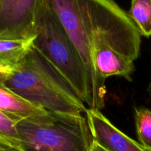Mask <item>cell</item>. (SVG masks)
<instances>
[{
  "label": "cell",
  "instance_id": "obj_1",
  "mask_svg": "<svg viewBox=\"0 0 151 151\" xmlns=\"http://www.w3.org/2000/svg\"><path fill=\"white\" fill-rule=\"evenodd\" d=\"M75 44L85 66L91 94V109L106 105V82L97 74L94 55L110 48L135 61L141 34L128 12L114 0H48Z\"/></svg>",
  "mask_w": 151,
  "mask_h": 151
},
{
  "label": "cell",
  "instance_id": "obj_2",
  "mask_svg": "<svg viewBox=\"0 0 151 151\" xmlns=\"http://www.w3.org/2000/svg\"><path fill=\"white\" fill-rule=\"evenodd\" d=\"M5 84L12 91L47 111L83 114L88 108L68 80L33 45Z\"/></svg>",
  "mask_w": 151,
  "mask_h": 151
},
{
  "label": "cell",
  "instance_id": "obj_3",
  "mask_svg": "<svg viewBox=\"0 0 151 151\" xmlns=\"http://www.w3.org/2000/svg\"><path fill=\"white\" fill-rule=\"evenodd\" d=\"M34 32V46L68 80L81 100L91 109L92 100L85 66L48 0L37 1Z\"/></svg>",
  "mask_w": 151,
  "mask_h": 151
},
{
  "label": "cell",
  "instance_id": "obj_4",
  "mask_svg": "<svg viewBox=\"0 0 151 151\" xmlns=\"http://www.w3.org/2000/svg\"><path fill=\"white\" fill-rule=\"evenodd\" d=\"M16 128L20 151H91L94 142L83 114L47 111Z\"/></svg>",
  "mask_w": 151,
  "mask_h": 151
},
{
  "label": "cell",
  "instance_id": "obj_5",
  "mask_svg": "<svg viewBox=\"0 0 151 151\" xmlns=\"http://www.w3.org/2000/svg\"><path fill=\"white\" fill-rule=\"evenodd\" d=\"M38 0H0V39L32 38Z\"/></svg>",
  "mask_w": 151,
  "mask_h": 151
},
{
  "label": "cell",
  "instance_id": "obj_6",
  "mask_svg": "<svg viewBox=\"0 0 151 151\" xmlns=\"http://www.w3.org/2000/svg\"><path fill=\"white\" fill-rule=\"evenodd\" d=\"M86 117L94 140L109 151H148L118 129L100 111L88 109Z\"/></svg>",
  "mask_w": 151,
  "mask_h": 151
},
{
  "label": "cell",
  "instance_id": "obj_7",
  "mask_svg": "<svg viewBox=\"0 0 151 151\" xmlns=\"http://www.w3.org/2000/svg\"><path fill=\"white\" fill-rule=\"evenodd\" d=\"M6 75L0 73V111L17 123L43 115L47 111L34 106L12 91L5 84Z\"/></svg>",
  "mask_w": 151,
  "mask_h": 151
},
{
  "label": "cell",
  "instance_id": "obj_8",
  "mask_svg": "<svg viewBox=\"0 0 151 151\" xmlns=\"http://www.w3.org/2000/svg\"><path fill=\"white\" fill-rule=\"evenodd\" d=\"M96 70L100 78L106 82L110 77H122L131 81L135 70L134 61L110 48L97 50L94 55Z\"/></svg>",
  "mask_w": 151,
  "mask_h": 151
},
{
  "label": "cell",
  "instance_id": "obj_9",
  "mask_svg": "<svg viewBox=\"0 0 151 151\" xmlns=\"http://www.w3.org/2000/svg\"><path fill=\"white\" fill-rule=\"evenodd\" d=\"M35 36L22 40L0 39V73L8 75L23 60Z\"/></svg>",
  "mask_w": 151,
  "mask_h": 151
},
{
  "label": "cell",
  "instance_id": "obj_10",
  "mask_svg": "<svg viewBox=\"0 0 151 151\" xmlns=\"http://www.w3.org/2000/svg\"><path fill=\"white\" fill-rule=\"evenodd\" d=\"M141 35L151 36V0H131L128 12Z\"/></svg>",
  "mask_w": 151,
  "mask_h": 151
},
{
  "label": "cell",
  "instance_id": "obj_11",
  "mask_svg": "<svg viewBox=\"0 0 151 151\" xmlns=\"http://www.w3.org/2000/svg\"><path fill=\"white\" fill-rule=\"evenodd\" d=\"M134 119L139 143L151 151V111L145 107L136 108Z\"/></svg>",
  "mask_w": 151,
  "mask_h": 151
},
{
  "label": "cell",
  "instance_id": "obj_12",
  "mask_svg": "<svg viewBox=\"0 0 151 151\" xmlns=\"http://www.w3.org/2000/svg\"><path fill=\"white\" fill-rule=\"evenodd\" d=\"M16 122L0 111V147L19 150V138Z\"/></svg>",
  "mask_w": 151,
  "mask_h": 151
},
{
  "label": "cell",
  "instance_id": "obj_13",
  "mask_svg": "<svg viewBox=\"0 0 151 151\" xmlns=\"http://www.w3.org/2000/svg\"><path fill=\"white\" fill-rule=\"evenodd\" d=\"M91 151H109L107 149H106L105 147H103V146L100 145V144H98L97 142H96L95 141L93 143V145L91 147Z\"/></svg>",
  "mask_w": 151,
  "mask_h": 151
},
{
  "label": "cell",
  "instance_id": "obj_14",
  "mask_svg": "<svg viewBox=\"0 0 151 151\" xmlns=\"http://www.w3.org/2000/svg\"><path fill=\"white\" fill-rule=\"evenodd\" d=\"M148 92H149V94L151 95V80H150V84H149V86H148Z\"/></svg>",
  "mask_w": 151,
  "mask_h": 151
},
{
  "label": "cell",
  "instance_id": "obj_15",
  "mask_svg": "<svg viewBox=\"0 0 151 151\" xmlns=\"http://www.w3.org/2000/svg\"><path fill=\"white\" fill-rule=\"evenodd\" d=\"M8 150H10V149L3 148V147H0V151H7Z\"/></svg>",
  "mask_w": 151,
  "mask_h": 151
},
{
  "label": "cell",
  "instance_id": "obj_16",
  "mask_svg": "<svg viewBox=\"0 0 151 151\" xmlns=\"http://www.w3.org/2000/svg\"><path fill=\"white\" fill-rule=\"evenodd\" d=\"M7 151H20L19 150H17V149H14V148H12V149H10V150H8Z\"/></svg>",
  "mask_w": 151,
  "mask_h": 151
}]
</instances>
